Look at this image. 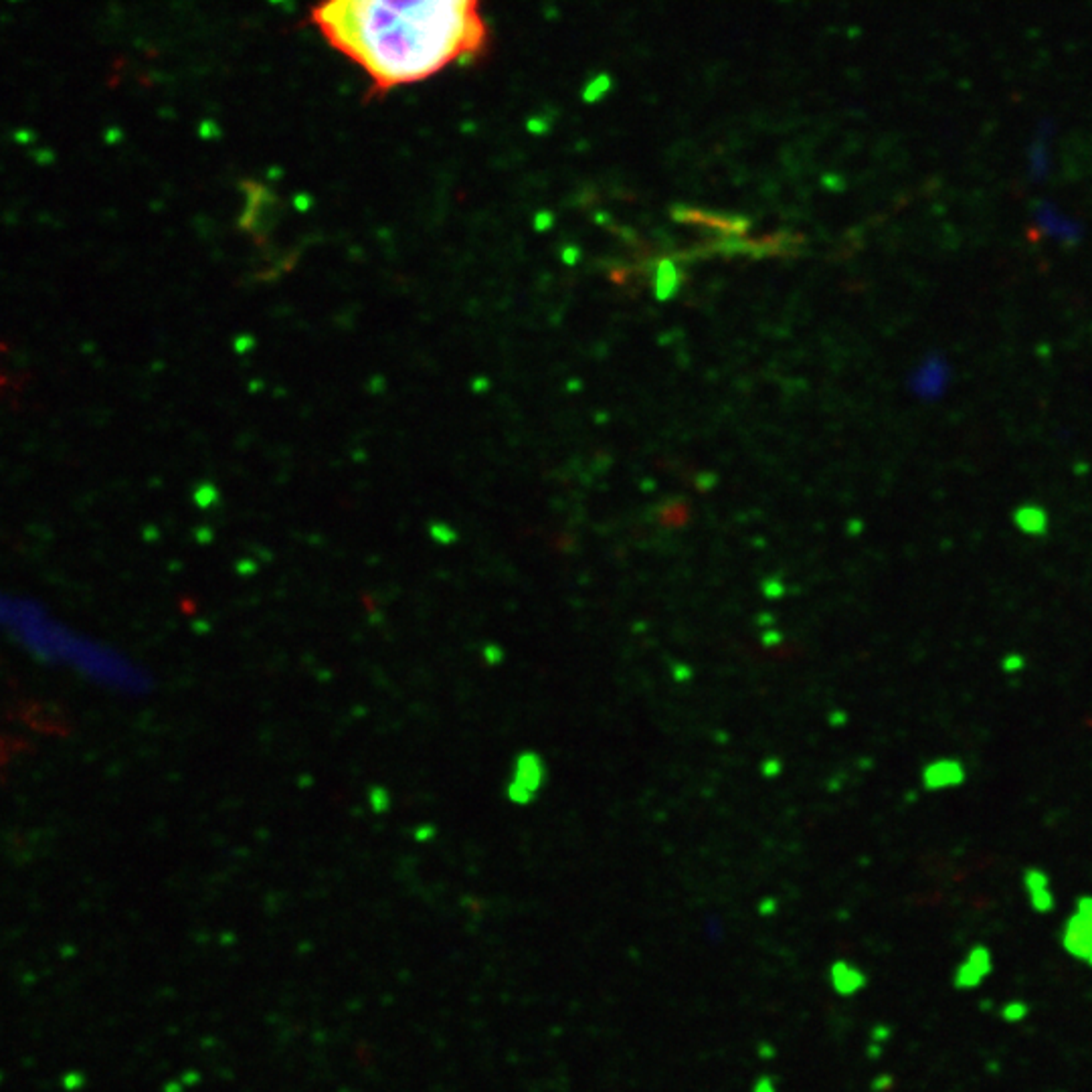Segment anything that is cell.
<instances>
[{
  "label": "cell",
  "instance_id": "cell-1",
  "mask_svg": "<svg viewBox=\"0 0 1092 1092\" xmlns=\"http://www.w3.org/2000/svg\"><path fill=\"white\" fill-rule=\"evenodd\" d=\"M309 23L377 93L431 80L488 43L480 0H320Z\"/></svg>",
  "mask_w": 1092,
  "mask_h": 1092
},
{
  "label": "cell",
  "instance_id": "cell-2",
  "mask_svg": "<svg viewBox=\"0 0 1092 1092\" xmlns=\"http://www.w3.org/2000/svg\"><path fill=\"white\" fill-rule=\"evenodd\" d=\"M0 639L43 666L106 690L144 694L150 688L148 673L126 653L71 627L33 599L0 593Z\"/></svg>",
  "mask_w": 1092,
  "mask_h": 1092
},
{
  "label": "cell",
  "instance_id": "cell-3",
  "mask_svg": "<svg viewBox=\"0 0 1092 1092\" xmlns=\"http://www.w3.org/2000/svg\"><path fill=\"white\" fill-rule=\"evenodd\" d=\"M1058 944L1072 961L1092 969V894H1080L1072 902L1060 924Z\"/></svg>",
  "mask_w": 1092,
  "mask_h": 1092
},
{
  "label": "cell",
  "instance_id": "cell-4",
  "mask_svg": "<svg viewBox=\"0 0 1092 1092\" xmlns=\"http://www.w3.org/2000/svg\"><path fill=\"white\" fill-rule=\"evenodd\" d=\"M996 973V957L985 943H975L963 953L951 973V983L957 991H977Z\"/></svg>",
  "mask_w": 1092,
  "mask_h": 1092
},
{
  "label": "cell",
  "instance_id": "cell-5",
  "mask_svg": "<svg viewBox=\"0 0 1092 1092\" xmlns=\"http://www.w3.org/2000/svg\"><path fill=\"white\" fill-rule=\"evenodd\" d=\"M969 769L965 761L957 757H939L924 762L921 771V785L928 793H943V791L959 789L967 783Z\"/></svg>",
  "mask_w": 1092,
  "mask_h": 1092
},
{
  "label": "cell",
  "instance_id": "cell-6",
  "mask_svg": "<svg viewBox=\"0 0 1092 1092\" xmlns=\"http://www.w3.org/2000/svg\"><path fill=\"white\" fill-rule=\"evenodd\" d=\"M1022 890L1027 907L1034 914L1046 917L1058 908V898H1056L1054 882H1052L1050 872L1040 866H1027L1022 872Z\"/></svg>",
  "mask_w": 1092,
  "mask_h": 1092
},
{
  "label": "cell",
  "instance_id": "cell-7",
  "mask_svg": "<svg viewBox=\"0 0 1092 1092\" xmlns=\"http://www.w3.org/2000/svg\"><path fill=\"white\" fill-rule=\"evenodd\" d=\"M543 781H544L543 759L533 755V752L523 755L518 759V762H516L512 785L508 787L510 799L518 801V803H528V801L536 795V791L540 789Z\"/></svg>",
  "mask_w": 1092,
  "mask_h": 1092
},
{
  "label": "cell",
  "instance_id": "cell-8",
  "mask_svg": "<svg viewBox=\"0 0 1092 1092\" xmlns=\"http://www.w3.org/2000/svg\"><path fill=\"white\" fill-rule=\"evenodd\" d=\"M831 983H834V990L840 996H855V993L864 990L868 977H866L862 969L852 965V963L838 961L831 967Z\"/></svg>",
  "mask_w": 1092,
  "mask_h": 1092
},
{
  "label": "cell",
  "instance_id": "cell-9",
  "mask_svg": "<svg viewBox=\"0 0 1092 1092\" xmlns=\"http://www.w3.org/2000/svg\"><path fill=\"white\" fill-rule=\"evenodd\" d=\"M1030 1013H1032L1030 1003L1024 1000H1007L997 1007V1016H1000V1020L1007 1026L1024 1024L1027 1017H1030Z\"/></svg>",
  "mask_w": 1092,
  "mask_h": 1092
},
{
  "label": "cell",
  "instance_id": "cell-10",
  "mask_svg": "<svg viewBox=\"0 0 1092 1092\" xmlns=\"http://www.w3.org/2000/svg\"><path fill=\"white\" fill-rule=\"evenodd\" d=\"M1027 668V658L1017 649H1010L1001 656L1000 660V670L1006 673V676H1017Z\"/></svg>",
  "mask_w": 1092,
  "mask_h": 1092
},
{
  "label": "cell",
  "instance_id": "cell-11",
  "mask_svg": "<svg viewBox=\"0 0 1092 1092\" xmlns=\"http://www.w3.org/2000/svg\"><path fill=\"white\" fill-rule=\"evenodd\" d=\"M892 1084H894V1079H892V1076L882 1074V1076H878L876 1080H874L872 1089L876 1090V1092H887V1090L892 1089Z\"/></svg>",
  "mask_w": 1092,
  "mask_h": 1092
},
{
  "label": "cell",
  "instance_id": "cell-12",
  "mask_svg": "<svg viewBox=\"0 0 1092 1092\" xmlns=\"http://www.w3.org/2000/svg\"><path fill=\"white\" fill-rule=\"evenodd\" d=\"M755 1092H775V1090H773V1082L767 1080V1079H761V1080H759V1084H757Z\"/></svg>",
  "mask_w": 1092,
  "mask_h": 1092
}]
</instances>
